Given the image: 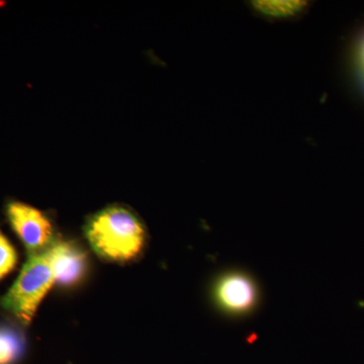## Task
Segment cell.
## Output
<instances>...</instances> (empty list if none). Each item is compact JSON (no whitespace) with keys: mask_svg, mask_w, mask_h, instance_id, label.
<instances>
[{"mask_svg":"<svg viewBox=\"0 0 364 364\" xmlns=\"http://www.w3.org/2000/svg\"><path fill=\"white\" fill-rule=\"evenodd\" d=\"M85 232L95 252L105 259L116 262L135 259L145 244L142 223L123 207L107 208L93 215Z\"/></svg>","mask_w":364,"mask_h":364,"instance_id":"obj_1","label":"cell"},{"mask_svg":"<svg viewBox=\"0 0 364 364\" xmlns=\"http://www.w3.org/2000/svg\"><path fill=\"white\" fill-rule=\"evenodd\" d=\"M54 282L46 250L32 254L14 286L0 301V306L21 323L28 325Z\"/></svg>","mask_w":364,"mask_h":364,"instance_id":"obj_2","label":"cell"},{"mask_svg":"<svg viewBox=\"0 0 364 364\" xmlns=\"http://www.w3.org/2000/svg\"><path fill=\"white\" fill-rule=\"evenodd\" d=\"M6 215L31 255L44 252L43 250L51 245V223L39 210L26 203L11 202L6 207Z\"/></svg>","mask_w":364,"mask_h":364,"instance_id":"obj_3","label":"cell"},{"mask_svg":"<svg viewBox=\"0 0 364 364\" xmlns=\"http://www.w3.org/2000/svg\"><path fill=\"white\" fill-rule=\"evenodd\" d=\"M218 304L227 313L242 315L250 312L257 303L255 284L243 273H228L220 279L215 289Z\"/></svg>","mask_w":364,"mask_h":364,"instance_id":"obj_4","label":"cell"},{"mask_svg":"<svg viewBox=\"0 0 364 364\" xmlns=\"http://www.w3.org/2000/svg\"><path fill=\"white\" fill-rule=\"evenodd\" d=\"M55 282L70 284L85 272V254L68 242H56L46 250Z\"/></svg>","mask_w":364,"mask_h":364,"instance_id":"obj_5","label":"cell"},{"mask_svg":"<svg viewBox=\"0 0 364 364\" xmlns=\"http://www.w3.org/2000/svg\"><path fill=\"white\" fill-rule=\"evenodd\" d=\"M256 13L272 20H289L305 13L309 2L301 0H257L251 2Z\"/></svg>","mask_w":364,"mask_h":364,"instance_id":"obj_6","label":"cell"},{"mask_svg":"<svg viewBox=\"0 0 364 364\" xmlns=\"http://www.w3.org/2000/svg\"><path fill=\"white\" fill-rule=\"evenodd\" d=\"M23 340L11 329L0 328V364H11L20 358Z\"/></svg>","mask_w":364,"mask_h":364,"instance_id":"obj_7","label":"cell"},{"mask_svg":"<svg viewBox=\"0 0 364 364\" xmlns=\"http://www.w3.org/2000/svg\"><path fill=\"white\" fill-rule=\"evenodd\" d=\"M18 255L9 239L0 231V280L13 272Z\"/></svg>","mask_w":364,"mask_h":364,"instance_id":"obj_8","label":"cell"},{"mask_svg":"<svg viewBox=\"0 0 364 364\" xmlns=\"http://www.w3.org/2000/svg\"><path fill=\"white\" fill-rule=\"evenodd\" d=\"M358 59L361 68H363V70L364 71V38L363 41H361L360 45H359Z\"/></svg>","mask_w":364,"mask_h":364,"instance_id":"obj_9","label":"cell"}]
</instances>
